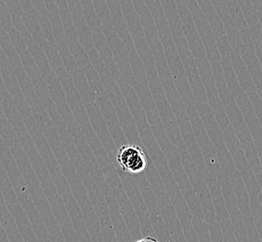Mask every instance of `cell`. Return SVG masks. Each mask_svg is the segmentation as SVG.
Listing matches in <instances>:
<instances>
[{
    "label": "cell",
    "instance_id": "obj_1",
    "mask_svg": "<svg viewBox=\"0 0 262 242\" xmlns=\"http://www.w3.org/2000/svg\"><path fill=\"white\" fill-rule=\"evenodd\" d=\"M116 159L123 172L133 175L146 171L149 165L146 154L141 147L136 145L122 146L118 150Z\"/></svg>",
    "mask_w": 262,
    "mask_h": 242
},
{
    "label": "cell",
    "instance_id": "obj_2",
    "mask_svg": "<svg viewBox=\"0 0 262 242\" xmlns=\"http://www.w3.org/2000/svg\"><path fill=\"white\" fill-rule=\"evenodd\" d=\"M135 242H159L157 240L156 237H143V238H141V239H139V240H137Z\"/></svg>",
    "mask_w": 262,
    "mask_h": 242
}]
</instances>
